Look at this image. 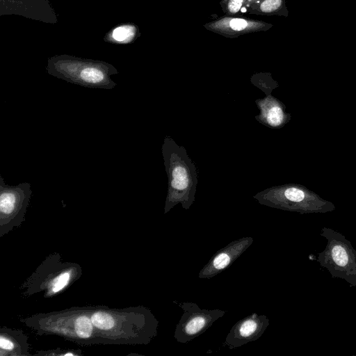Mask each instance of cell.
Instances as JSON below:
<instances>
[{"label": "cell", "instance_id": "1", "mask_svg": "<svg viewBox=\"0 0 356 356\" xmlns=\"http://www.w3.org/2000/svg\"><path fill=\"white\" fill-rule=\"evenodd\" d=\"M82 275V268L75 262L64 261L59 253L49 254L22 284V294H42L51 298L67 289Z\"/></svg>", "mask_w": 356, "mask_h": 356}, {"label": "cell", "instance_id": "2", "mask_svg": "<svg viewBox=\"0 0 356 356\" xmlns=\"http://www.w3.org/2000/svg\"><path fill=\"white\" fill-rule=\"evenodd\" d=\"M254 197L261 204L300 213H325L335 209L333 203L300 184L273 187Z\"/></svg>", "mask_w": 356, "mask_h": 356}, {"label": "cell", "instance_id": "3", "mask_svg": "<svg viewBox=\"0 0 356 356\" xmlns=\"http://www.w3.org/2000/svg\"><path fill=\"white\" fill-rule=\"evenodd\" d=\"M48 70L49 74L59 79L87 88L111 90L116 86L110 76L118 72L106 64L59 61L51 63Z\"/></svg>", "mask_w": 356, "mask_h": 356}, {"label": "cell", "instance_id": "4", "mask_svg": "<svg viewBox=\"0 0 356 356\" xmlns=\"http://www.w3.org/2000/svg\"><path fill=\"white\" fill-rule=\"evenodd\" d=\"M31 195L29 183L9 186L0 175V238L23 223Z\"/></svg>", "mask_w": 356, "mask_h": 356}, {"label": "cell", "instance_id": "5", "mask_svg": "<svg viewBox=\"0 0 356 356\" xmlns=\"http://www.w3.org/2000/svg\"><path fill=\"white\" fill-rule=\"evenodd\" d=\"M179 306L184 313L175 327V339L181 343H188L205 332L226 311L200 309L195 302H181Z\"/></svg>", "mask_w": 356, "mask_h": 356}, {"label": "cell", "instance_id": "6", "mask_svg": "<svg viewBox=\"0 0 356 356\" xmlns=\"http://www.w3.org/2000/svg\"><path fill=\"white\" fill-rule=\"evenodd\" d=\"M176 157L175 155L172 161L170 156L168 163H165L170 184L164 213L170 211L178 203H181L184 209H188L195 200V184H193L191 170Z\"/></svg>", "mask_w": 356, "mask_h": 356}, {"label": "cell", "instance_id": "7", "mask_svg": "<svg viewBox=\"0 0 356 356\" xmlns=\"http://www.w3.org/2000/svg\"><path fill=\"white\" fill-rule=\"evenodd\" d=\"M269 325L270 320L266 316L252 313L238 321L232 327L223 345L229 349H234L256 341L264 333Z\"/></svg>", "mask_w": 356, "mask_h": 356}, {"label": "cell", "instance_id": "8", "mask_svg": "<svg viewBox=\"0 0 356 356\" xmlns=\"http://www.w3.org/2000/svg\"><path fill=\"white\" fill-rule=\"evenodd\" d=\"M254 239L245 236L236 239L218 250L200 270L198 277L211 279L228 268L252 244Z\"/></svg>", "mask_w": 356, "mask_h": 356}, {"label": "cell", "instance_id": "9", "mask_svg": "<svg viewBox=\"0 0 356 356\" xmlns=\"http://www.w3.org/2000/svg\"><path fill=\"white\" fill-rule=\"evenodd\" d=\"M27 335L21 330L1 327L0 329L1 356H30Z\"/></svg>", "mask_w": 356, "mask_h": 356}, {"label": "cell", "instance_id": "10", "mask_svg": "<svg viewBox=\"0 0 356 356\" xmlns=\"http://www.w3.org/2000/svg\"><path fill=\"white\" fill-rule=\"evenodd\" d=\"M339 241L329 245L326 256H328L329 267L334 266V273L356 272V254L351 250V246Z\"/></svg>", "mask_w": 356, "mask_h": 356}, {"label": "cell", "instance_id": "11", "mask_svg": "<svg viewBox=\"0 0 356 356\" xmlns=\"http://www.w3.org/2000/svg\"><path fill=\"white\" fill-rule=\"evenodd\" d=\"M264 116L267 124L273 127H282L291 120V115L285 112L284 104L275 98L268 99Z\"/></svg>", "mask_w": 356, "mask_h": 356}, {"label": "cell", "instance_id": "12", "mask_svg": "<svg viewBox=\"0 0 356 356\" xmlns=\"http://www.w3.org/2000/svg\"><path fill=\"white\" fill-rule=\"evenodd\" d=\"M35 355H53V356H74V355H82V352L81 350H74V349H63L60 348H58L54 350H40L38 351L34 354Z\"/></svg>", "mask_w": 356, "mask_h": 356}, {"label": "cell", "instance_id": "13", "mask_svg": "<svg viewBox=\"0 0 356 356\" xmlns=\"http://www.w3.org/2000/svg\"><path fill=\"white\" fill-rule=\"evenodd\" d=\"M134 34V29L130 26H121L113 32V38L118 41H124L130 38Z\"/></svg>", "mask_w": 356, "mask_h": 356}, {"label": "cell", "instance_id": "14", "mask_svg": "<svg viewBox=\"0 0 356 356\" xmlns=\"http://www.w3.org/2000/svg\"><path fill=\"white\" fill-rule=\"evenodd\" d=\"M282 6V0H265L260 6L261 11L272 13L277 10Z\"/></svg>", "mask_w": 356, "mask_h": 356}, {"label": "cell", "instance_id": "15", "mask_svg": "<svg viewBox=\"0 0 356 356\" xmlns=\"http://www.w3.org/2000/svg\"><path fill=\"white\" fill-rule=\"evenodd\" d=\"M229 25L233 30L241 31L248 26V22L243 19L234 18L230 20Z\"/></svg>", "mask_w": 356, "mask_h": 356}, {"label": "cell", "instance_id": "16", "mask_svg": "<svg viewBox=\"0 0 356 356\" xmlns=\"http://www.w3.org/2000/svg\"><path fill=\"white\" fill-rule=\"evenodd\" d=\"M243 0H229L228 3V10L232 13L238 12L241 6Z\"/></svg>", "mask_w": 356, "mask_h": 356}]
</instances>
